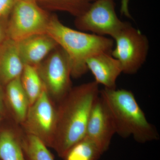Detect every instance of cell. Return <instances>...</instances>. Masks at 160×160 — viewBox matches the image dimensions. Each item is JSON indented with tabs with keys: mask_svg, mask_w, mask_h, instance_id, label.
I'll return each instance as SVG.
<instances>
[{
	"mask_svg": "<svg viewBox=\"0 0 160 160\" xmlns=\"http://www.w3.org/2000/svg\"><path fill=\"white\" fill-rule=\"evenodd\" d=\"M99 86L93 81L72 88L59 103L52 148L60 157L85 137L92 108L100 95Z\"/></svg>",
	"mask_w": 160,
	"mask_h": 160,
	"instance_id": "obj_1",
	"label": "cell"
},
{
	"mask_svg": "<svg viewBox=\"0 0 160 160\" xmlns=\"http://www.w3.org/2000/svg\"><path fill=\"white\" fill-rule=\"evenodd\" d=\"M46 33L68 56L74 78L81 77L88 71V58L102 52L111 53L114 46L112 39L71 29L55 16L49 18Z\"/></svg>",
	"mask_w": 160,
	"mask_h": 160,
	"instance_id": "obj_2",
	"label": "cell"
},
{
	"mask_svg": "<svg viewBox=\"0 0 160 160\" xmlns=\"http://www.w3.org/2000/svg\"><path fill=\"white\" fill-rule=\"evenodd\" d=\"M100 94L110 112L116 133L123 138L132 136L141 143L158 139L157 131L148 122L131 91L104 88Z\"/></svg>",
	"mask_w": 160,
	"mask_h": 160,
	"instance_id": "obj_3",
	"label": "cell"
},
{
	"mask_svg": "<svg viewBox=\"0 0 160 160\" xmlns=\"http://www.w3.org/2000/svg\"><path fill=\"white\" fill-rule=\"evenodd\" d=\"M113 40L115 46L111 54L120 63L122 73L132 75L137 72L148 57L147 38L129 23Z\"/></svg>",
	"mask_w": 160,
	"mask_h": 160,
	"instance_id": "obj_4",
	"label": "cell"
},
{
	"mask_svg": "<svg viewBox=\"0 0 160 160\" xmlns=\"http://www.w3.org/2000/svg\"><path fill=\"white\" fill-rule=\"evenodd\" d=\"M38 66L43 86L53 102L59 103L72 89L71 65L68 56L58 46Z\"/></svg>",
	"mask_w": 160,
	"mask_h": 160,
	"instance_id": "obj_5",
	"label": "cell"
},
{
	"mask_svg": "<svg viewBox=\"0 0 160 160\" xmlns=\"http://www.w3.org/2000/svg\"><path fill=\"white\" fill-rule=\"evenodd\" d=\"M6 27L8 38L18 42L34 35L46 33L49 18L37 3L18 0Z\"/></svg>",
	"mask_w": 160,
	"mask_h": 160,
	"instance_id": "obj_6",
	"label": "cell"
},
{
	"mask_svg": "<svg viewBox=\"0 0 160 160\" xmlns=\"http://www.w3.org/2000/svg\"><path fill=\"white\" fill-rule=\"evenodd\" d=\"M129 24L118 17L113 0H96L75 22L80 31L112 39Z\"/></svg>",
	"mask_w": 160,
	"mask_h": 160,
	"instance_id": "obj_7",
	"label": "cell"
},
{
	"mask_svg": "<svg viewBox=\"0 0 160 160\" xmlns=\"http://www.w3.org/2000/svg\"><path fill=\"white\" fill-rule=\"evenodd\" d=\"M57 108L44 87L39 97L29 106L22 123L26 133L32 135L52 148L57 123Z\"/></svg>",
	"mask_w": 160,
	"mask_h": 160,
	"instance_id": "obj_8",
	"label": "cell"
},
{
	"mask_svg": "<svg viewBox=\"0 0 160 160\" xmlns=\"http://www.w3.org/2000/svg\"><path fill=\"white\" fill-rule=\"evenodd\" d=\"M115 133L112 116L106 102L100 94L92 108L85 137L94 142L104 153L109 148Z\"/></svg>",
	"mask_w": 160,
	"mask_h": 160,
	"instance_id": "obj_9",
	"label": "cell"
},
{
	"mask_svg": "<svg viewBox=\"0 0 160 160\" xmlns=\"http://www.w3.org/2000/svg\"><path fill=\"white\" fill-rule=\"evenodd\" d=\"M20 57L24 65L37 67L58 46L47 33L34 35L17 42Z\"/></svg>",
	"mask_w": 160,
	"mask_h": 160,
	"instance_id": "obj_10",
	"label": "cell"
},
{
	"mask_svg": "<svg viewBox=\"0 0 160 160\" xmlns=\"http://www.w3.org/2000/svg\"><path fill=\"white\" fill-rule=\"evenodd\" d=\"M86 67L95 78V82L107 89L116 88L117 80L122 73L117 59L111 53L102 52L92 56L86 61Z\"/></svg>",
	"mask_w": 160,
	"mask_h": 160,
	"instance_id": "obj_11",
	"label": "cell"
},
{
	"mask_svg": "<svg viewBox=\"0 0 160 160\" xmlns=\"http://www.w3.org/2000/svg\"><path fill=\"white\" fill-rule=\"evenodd\" d=\"M24 66L17 42L7 38L0 45V84L6 86L21 77Z\"/></svg>",
	"mask_w": 160,
	"mask_h": 160,
	"instance_id": "obj_12",
	"label": "cell"
},
{
	"mask_svg": "<svg viewBox=\"0 0 160 160\" xmlns=\"http://www.w3.org/2000/svg\"><path fill=\"white\" fill-rule=\"evenodd\" d=\"M5 87L6 105L11 109L16 121L22 124L26 118L30 104L22 86L20 77L12 80Z\"/></svg>",
	"mask_w": 160,
	"mask_h": 160,
	"instance_id": "obj_13",
	"label": "cell"
},
{
	"mask_svg": "<svg viewBox=\"0 0 160 160\" xmlns=\"http://www.w3.org/2000/svg\"><path fill=\"white\" fill-rule=\"evenodd\" d=\"M0 160H26L20 137L11 129L0 130Z\"/></svg>",
	"mask_w": 160,
	"mask_h": 160,
	"instance_id": "obj_14",
	"label": "cell"
},
{
	"mask_svg": "<svg viewBox=\"0 0 160 160\" xmlns=\"http://www.w3.org/2000/svg\"><path fill=\"white\" fill-rule=\"evenodd\" d=\"M20 140L26 160H54L48 147L38 138L26 133Z\"/></svg>",
	"mask_w": 160,
	"mask_h": 160,
	"instance_id": "obj_15",
	"label": "cell"
},
{
	"mask_svg": "<svg viewBox=\"0 0 160 160\" xmlns=\"http://www.w3.org/2000/svg\"><path fill=\"white\" fill-rule=\"evenodd\" d=\"M20 78L30 106L39 97L44 89L37 68L30 65H24Z\"/></svg>",
	"mask_w": 160,
	"mask_h": 160,
	"instance_id": "obj_16",
	"label": "cell"
},
{
	"mask_svg": "<svg viewBox=\"0 0 160 160\" xmlns=\"http://www.w3.org/2000/svg\"><path fill=\"white\" fill-rule=\"evenodd\" d=\"M103 153L94 142L85 137L73 145L62 158L64 160H98Z\"/></svg>",
	"mask_w": 160,
	"mask_h": 160,
	"instance_id": "obj_17",
	"label": "cell"
},
{
	"mask_svg": "<svg viewBox=\"0 0 160 160\" xmlns=\"http://www.w3.org/2000/svg\"><path fill=\"white\" fill-rule=\"evenodd\" d=\"M52 1V3L58 9L69 12L79 16L89 8L96 0H43Z\"/></svg>",
	"mask_w": 160,
	"mask_h": 160,
	"instance_id": "obj_18",
	"label": "cell"
},
{
	"mask_svg": "<svg viewBox=\"0 0 160 160\" xmlns=\"http://www.w3.org/2000/svg\"><path fill=\"white\" fill-rule=\"evenodd\" d=\"M18 0H0V19L11 12Z\"/></svg>",
	"mask_w": 160,
	"mask_h": 160,
	"instance_id": "obj_19",
	"label": "cell"
},
{
	"mask_svg": "<svg viewBox=\"0 0 160 160\" xmlns=\"http://www.w3.org/2000/svg\"><path fill=\"white\" fill-rule=\"evenodd\" d=\"M6 105L5 91L3 90L2 86L0 84V115L3 117L7 114Z\"/></svg>",
	"mask_w": 160,
	"mask_h": 160,
	"instance_id": "obj_20",
	"label": "cell"
},
{
	"mask_svg": "<svg viewBox=\"0 0 160 160\" xmlns=\"http://www.w3.org/2000/svg\"><path fill=\"white\" fill-rule=\"evenodd\" d=\"M129 0H121V14L129 18H131L129 9Z\"/></svg>",
	"mask_w": 160,
	"mask_h": 160,
	"instance_id": "obj_21",
	"label": "cell"
},
{
	"mask_svg": "<svg viewBox=\"0 0 160 160\" xmlns=\"http://www.w3.org/2000/svg\"><path fill=\"white\" fill-rule=\"evenodd\" d=\"M6 27L7 25L5 26L0 22V45L7 38Z\"/></svg>",
	"mask_w": 160,
	"mask_h": 160,
	"instance_id": "obj_22",
	"label": "cell"
},
{
	"mask_svg": "<svg viewBox=\"0 0 160 160\" xmlns=\"http://www.w3.org/2000/svg\"><path fill=\"white\" fill-rule=\"evenodd\" d=\"M24 1H29V2H37V1H41V0H24Z\"/></svg>",
	"mask_w": 160,
	"mask_h": 160,
	"instance_id": "obj_23",
	"label": "cell"
},
{
	"mask_svg": "<svg viewBox=\"0 0 160 160\" xmlns=\"http://www.w3.org/2000/svg\"><path fill=\"white\" fill-rule=\"evenodd\" d=\"M3 118L2 116L0 115V124H1V122H2V121L3 120Z\"/></svg>",
	"mask_w": 160,
	"mask_h": 160,
	"instance_id": "obj_24",
	"label": "cell"
}]
</instances>
